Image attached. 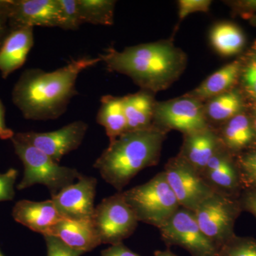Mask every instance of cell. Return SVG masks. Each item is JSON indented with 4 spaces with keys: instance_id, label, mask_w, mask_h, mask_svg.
<instances>
[{
    "instance_id": "obj_38",
    "label": "cell",
    "mask_w": 256,
    "mask_h": 256,
    "mask_svg": "<svg viewBox=\"0 0 256 256\" xmlns=\"http://www.w3.org/2000/svg\"><path fill=\"white\" fill-rule=\"evenodd\" d=\"M154 256H178L175 255L174 252H171V250L168 249L165 250H156L154 252Z\"/></svg>"
},
{
    "instance_id": "obj_5",
    "label": "cell",
    "mask_w": 256,
    "mask_h": 256,
    "mask_svg": "<svg viewBox=\"0 0 256 256\" xmlns=\"http://www.w3.org/2000/svg\"><path fill=\"white\" fill-rule=\"evenodd\" d=\"M15 153L22 162L24 172L18 190L42 184L50 190L52 196L78 180L82 174L76 169L60 166L43 152L34 146L20 142L15 138L11 140Z\"/></svg>"
},
{
    "instance_id": "obj_7",
    "label": "cell",
    "mask_w": 256,
    "mask_h": 256,
    "mask_svg": "<svg viewBox=\"0 0 256 256\" xmlns=\"http://www.w3.org/2000/svg\"><path fill=\"white\" fill-rule=\"evenodd\" d=\"M168 246H180L192 256H218L216 246L198 226L193 212L180 207L159 228Z\"/></svg>"
},
{
    "instance_id": "obj_29",
    "label": "cell",
    "mask_w": 256,
    "mask_h": 256,
    "mask_svg": "<svg viewBox=\"0 0 256 256\" xmlns=\"http://www.w3.org/2000/svg\"><path fill=\"white\" fill-rule=\"evenodd\" d=\"M240 77L246 92L256 101V53L250 56L246 66L242 65Z\"/></svg>"
},
{
    "instance_id": "obj_1",
    "label": "cell",
    "mask_w": 256,
    "mask_h": 256,
    "mask_svg": "<svg viewBox=\"0 0 256 256\" xmlns=\"http://www.w3.org/2000/svg\"><path fill=\"white\" fill-rule=\"evenodd\" d=\"M90 57L73 60L62 68L47 72L41 68L24 70L15 84L12 98L25 119L50 120L60 117L78 95L76 80L86 69L100 63Z\"/></svg>"
},
{
    "instance_id": "obj_2",
    "label": "cell",
    "mask_w": 256,
    "mask_h": 256,
    "mask_svg": "<svg viewBox=\"0 0 256 256\" xmlns=\"http://www.w3.org/2000/svg\"><path fill=\"white\" fill-rule=\"evenodd\" d=\"M108 72L129 77L141 90L156 94L166 90L181 76L188 56L171 40L141 44L99 55Z\"/></svg>"
},
{
    "instance_id": "obj_32",
    "label": "cell",
    "mask_w": 256,
    "mask_h": 256,
    "mask_svg": "<svg viewBox=\"0 0 256 256\" xmlns=\"http://www.w3.org/2000/svg\"><path fill=\"white\" fill-rule=\"evenodd\" d=\"M18 171L10 169L4 174H0V202L10 201L14 196V185Z\"/></svg>"
},
{
    "instance_id": "obj_26",
    "label": "cell",
    "mask_w": 256,
    "mask_h": 256,
    "mask_svg": "<svg viewBox=\"0 0 256 256\" xmlns=\"http://www.w3.org/2000/svg\"><path fill=\"white\" fill-rule=\"evenodd\" d=\"M60 5V28L75 31L82 24L76 0H58Z\"/></svg>"
},
{
    "instance_id": "obj_39",
    "label": "cell",
    "mask_w": 256,
    "mask_h": 256,
    "mask_svg": "<svg viewBox=\"0 0 256 256\" xmlns=\"http://www.w3.org/2000/svg\"><path fill=\"white\" fill-rule=\"evenodd\" d=\"M252 124L254 126V131H255L256 137V101L254 104V109H252Z\"/></svg>"
},
{
    "instance_id": "obj_8",
    "label": "cell",
    "mask_w": 256,
    "mask_h": 256,
    "mask_svg": "<svg viewBox=\"0 0 256 256\" xmlns=\"http://www.w3.org/2000/svg\"><path fill=\"white\" fill-rule=\"evenodd\" d=\"M152 126L166 132L178 130L183 136L210 127L203 102L186 95L156 102Z\"/></svg>"
},
{
    "instance_id": "obj_31",
    "label": "cell",
    "mask_w": 256,
    "mask_h": 256,
    "mask_svg": "<svg viewBox=\"0 0 256 256\" xmlns=\"http://www.w3.org/2000/svg\"><path fill=\"white\" fill-rule=\"evenodd\" d=\"M212 3L210 0H180L178 2V18L182 21L192 13L207 12Z\"/></svg>"
},
{
    "instance_id": "obj_28",
    "label": "cell",
    "mask_w": 256,
    "mask_h": 256,
    "mask_svg": "<svg viewBox=\"0 0 256 256\" xmlns=\"http://www.w3.org/2000/svg\"><path fill=\"white\" fill-rule=\"evenodd\" d=\"M218 256H256V242L233 237L220 247Z\"/></svg>"
},
{
    "instance_id": "obj_30",
    "label": "cell",
    "mask_w": 256,
    "mask_h": 256,
    "mask_svg": "<svg viewBox=\"0 0 256 256\" xmlns=\"http://www.w3.org/2000/svg\"><path fill=\"white\" fill-rule=\"evenodd\" d=\"M46 244L47 256H80L84 252L74 250L53 236H44Z\"/></svg>"
},
{
    "instance_id": "obj_36",
    "label": "cell",
    "mask_w": 256,
    "mask_h": 256,
    "mask_svg": "<svg viewBox=\"0 0 256 256\" xmlns=\"http://www.w3.org/2000/svg\"><path fill=\"white\" fill-rule=\"evenodd\" d=\"M245 203L247 208L256 216V191L247 196Z\"/></svg>"
},
{
    "instance_id": "obj_21",
    "label": "cell",
    "mask_w": 256,
    "mask_h": 256,
    "mask_svg": "<svg viewBox=\"0 0 256 256\" xmlns=\"http://www.w3.org/2000/svg\"><path fill=\"white\" fill-rule=\"evenodd\" d=\"M216 131L222 146L229 153L244 149L256 138L252 119L244 112L224 122Z\"/></svg>"
},
{
    "instance_id": "obj_25",
    "label": "cell",
    "mask_w": 256,
    "mask_h": 256,
    "mask_svg": "<svg viewBox=\"0 0 256 256\" xmlns=\"http://www.w3.org/2000/svg\"><path fill=\"white\" fill-rule=\"evenodd\" d=\"M116 2L114 0H76L82 24L88 23L112 26Z\"/></svg>"
},
{
    "instance_id": "obj_15",
    "label": "cell",
    "mask_w": 256,
    "mask_h": 256,
    "mask_svg": "<svg viewBox=\"0 0 256 256\" xmlns=\"http://www.w3.org/2000/svg\"><path fill=\"white\" fill-rule=\"evenodd\" d=\"M12 216L18 223L43 236L48 235L56 224L64 220L52 200L43 202L21 200L13 208Z\"/></svg>"
},
{
    "instance_id": "obj_27",
    "label": "cell",
    "mask_w": 256,
    "mask_h": 256,
    "mask_svg": "<svg viewBox=\"0 0 256 256\" xmlns=\"http://www.w3.org/2000/svg\"><path fill=\"white\" fill-rule=\"evenodd\" d=\"M236 168L240 181L250 188H256V150L240 156Z\"/></svg>"
},
{
    "instance_id": "obj_19",
    "label": "cell",
    "mask_w": 256,
    "mask_h": 256,
    "mask_svg": "<svg viewBox=\"0 0 256 256\" xmlns=\"http://www.w3.org/2000/svg\"><path fill=\"white\" fill-rule=\"evenodd\" d=\"M242 60L230 62L205 79L196 88L185 95L204 104L216 96L232 90L240 77Z\"/></svg>"
},
{
    "instance_id": "obj_37",
    "label": "cell",
    "mask_w": 256,
    "mask_h": 256,
    "mask_svg": "<svg viewBox=\"0 0 256 256\" xmlns=\"http://www.w3.org/2000/svg\"><path fill=\"white\" fill-rule=\"evenodd\" d=\"M238 5L244 9L256 11V0H248V1L240 2Z\"/></svg>"
},
{
    "instance_id": "obj_42",
    "label": "cell",
    "mask_w": 256,
    "mask_h": 256,
    "mask_svg": "<svg viewBox=\"0 0 256 256\" xmlns=\"http://www.w3.org/2000/svg\"><path fill=\"white\" fill-rule=\"evenodd\" d=\"M0 256H3L2 255L1 252H0Z\"/></svg>"
},
{
    "instance_id": "obj_33",
    "label": "cell",
    "mask_w": 256,
    "mask_h": 256,
    "mask_svg": "<svg viewBox=\"0 0 256 256\" xmlns=\"http://www.w3.org/2000/svg\"><path fill=\"white\" fill-rule=\"evenodd\" d=\"M11 30L6 10V0H2L0 6V47Z\"/></svg>"
},
{
    "instance_id": "obj_23",
    "label": "cell",
    "mask_w": 256,
    "mask_h": 256,
    "mask_svg": "<svg viewBox=\"0 0 256 256\" xmlns=\"http://www.w3.org/2000/svg\"><path fill=\"white\" fill-rule=\"evenodd\" d=\"M204 106L207 121L212 126L213 124H224L242 114L244 99L238 90L232 89L207 100Z\"/></svg>"
},
{
    "instance_id": "obj_10",
    "label": "cell",
    "mask_w": 256,
    "mask_h": 256,
    "mask_svg": "<svg viewBox=\"0 0 256 256\" xmlns=\"http://www.w3.org/2000/svg\"><path fill=\"white\" fill-rule=\"evenodd\" d=\"M163 172L180 206L186 210L193 212L215 192L198 172L178 156L170 159Z\"/></svg>"
},
{
    "instance_id": "obj_14",
    "label": "cell",
    "mask_w": 256,
    "mask_h": 256,
    "mask_svg": "<svg viewBox=\"0 0 256 256\" xmlns=\"http://www.w3.org/2000/svg\"><path fill=\"white\" fill-rule=\"evenodd\" d=\"M183 136L182 146L178 156L202 174L210 160L224 146L216 130L210 126Z\"/></svg>"
},
{
    "instance_id": "obj_16",
    "label": "cell",
    "mask_w": 256,
    "mask_h": 256,
    "mask_svg": "<svg viewBox=\"0 0 256 256\" xmlns=\"http://www.w3.org/2000/svg\"><path fill=\"white\" fill-rule=\"evenodd\" d=\"M34 44V28L11 30L0 47V72L3 78H8L22 66Z\"/></svg>"
},
{
    "instance_id": "obj_17",
    "label": "cell",
    "mask_w": 256,
    "mask_h": 256,
    "mask_svg": "<svg viewBox=\"0 0 256 256\" xmlns=\"http://www.w3.org/2000/svg\"><path fill=\"white\" fill-rule=\"evenodd\" d=\"M202 175L214 191L228 196L240 182L236 165L224 146L210 160Z\"/></svg>"
},
{
    "instance_id": "obj_20",
    "label": "cell",
    "mask_w": 256,
    "mask_h": 256,
    "mask_svg": "<svg viewBox=\"0 0 256 256\" xmlns=\"http://www.w3.org/2000/svg\"><path fill=\"white\" fill-rule=\"evenodd\" d=\"M156 102L153 94L144 90L122 97L127 132L142 130L152 126Z\"/></svg>"
},
{
    "instance_id": "obj_35",
    "label": "cell",
    "mask_w": 256,
    "mask_h": 256,
    "mask_svg": "<svg viewBox=\"0 0 256 256\" xmlns=\"http://www.w3.org/2000/svg\"><path fill=\"white\" fill-rule=\"evenodd\" d=\"M14 133L6 126L5 122V108L0 99V139L12 140Z\"/></svg>"
},
{
    "instance_id": "obj_3",
    "label": "cell",
    "mask_w": 256,
    "mask_h": 256,
    "mask_svg": "<svg viewBox=\"0 0 256 256\" xmlns=\"http://www.w3.org/2000/svg\"><path fill=\"white\" fill-rule=\"evenodd\" d=\"M168 133L153 126L124 132L109 143L94 168L106 182L122 192L140 172L158 164Z\"/></svg>"
},
{
    "instance_id": "obj_11",
    "label": "cell",
    "mask_w": 256,
    "mask_h": 256,
    "mask_svg": "<svg viewBox=\"0 0 256 256\" xmlns=\"http://www.w3.org/2000/svg\"><path fill=\"white\" fill-rule=\"evenodd\" d=\"M88 128L86 122L78 120L52 132H20L15 134L13 138L20 142L34 146L60 163L64 156L80 146Z\"/></svg>"
},
{
    "instance_id": "obj_9",
    "label": "cell",
    "mask_w": 256,
    "mask_h": 256,
    "mask_svg": "<svg viewBox=\"0 0 256 256\" xmlns=\"http://www.w3.org/2000/svg\"><path fill=\"white\" fill-rule=\"evenodd\" d=\"M197 224L218 250L234 237L237 207L230 196L214 192L193 210Z\"/></svg>"
},
{
    "instance_id": "obj_12",
    "label": "cell",
    "mask_w": 256,
    "mask_h": 256,
    "mask_svg": "<svg viewBox=\"0 0 256 256\" xmlns=\"http://www.w3.org/2000/svg\"><path fill=\"white\" fill-rule=\"evenodd\" d=\"M97 183L94 176L82 174L76 182L64 188L50 200L65 220H92Z\"/></svg>"
},
{
    "instance_id": "obj_24",
    "label": "cell",
    "mask_w": 256,
    "mask_h": 256,
    "mask_svg": "<svg viewBox=\"0 0 256 256\" xmlns=\"http://www.w3.org/2000/svg\"><path fill=\"white\" fill-rule=\"evenodd\" d=\"M210 41L212 46L220 55L232 56L242 50L245 44V36L235 24L220 23L212 28Z\"/></svg>"
},
{
    "instance_id": "obj_4",
    "label": "cell",
    "mask_w": 256,
    "mask_h": 256,
    "mask_svg": "<svg viewBox=\"0 0 256 256\" xmlns=\"http://www.w3.org/2000/svg\"><path fill=\"white\" fill-rule=\"evenodd\" d=\"M122 193L138 222L158 228L181 207L163 171L146 183Z\"/></svg>"
},
{
    "instance_id": "obj_34",
    "label": "cell",
    "mask_w": 256,
    "mask_h": 256,
    "mask_svg": "<svg viewBox=\"0 0 256 256\" xmlns=\"http://www.w3.org/2000/svg\"><path fill=\"white\" fill-rule=\"evenodd\" d=\"M101 256H140L121 244L111 245L110 247L101 252Z\"/></svg>"
},
{
    "instance_id": "obj_22",
    "label": "cell",
    "mask_w": 256,
    "mask_h": 256,
    "mask_svg": "<svg viewBox=\"0 0 256 256\" xmlns=\"http://www.w3.org/2000/svg\"><path fill=\"white\" fill-rule=\"evenodd\" d=\"M96 121L105 128L110 142L127 132V120L124 114L122 97L111 95L102 96Z\"/></svg>"
},
{
    "instance_id": "obj_18",
    "label": "cell",
    "mask_w": 256,
    "mask_h": 256,
    "mask_svg": "<svg viewBox=\"0 0 256 256\" xmlns=\"http://www.w3.org/2000/svg\"><path fill=\"white\" fill-rule=\"evenodd\" d=\"M48 235L57 237L66 245L84 254L101 244L92 220L78 222L64 218L50 229Z\"/></svg>"
},
{
    "instance_id": "obj_40",
    "label": "cell",
    "mask_w": 256,
    "mask_h": 256,
    "mask_svg": "<svg viewBox=\"0 0 256 256\" xmlns=\"http://www.w3.org/2000/svg\"><path fill=\"white\" fill-rule=\"evenodd\" d=\"M252 22H254V25L256 26V18H252Z\"/></svg>"
},
{
    "instance_id": "obj_13",
    "label": "cell",
    "mask_w": 256,
    "mask_h": 256,
    "mask_svg": "<svg viewBox=\"0 0 256 256\" xmlns=\"http://www.w3.org/2000/svg\"><path fill=\"white\" fill-rule=\"evenodd\" d=\"M6 10L12 30L60 26L58 0H6Z\"/></svg>"
},
{
    "instance_id": "obj_6",
    "label": "cell",
    "mask_w": 256,
    "mask_h": 256,
    "mask_svg": "<svg viewBox=\"0 0 256 256\" xmlns=\"http://www.w3.org/2000/svg\"><path fill=\"white\" fill-rule=\"evenodd\" d=\"M134 210L122 192L104 198L94 210L92 223L101 244H121L134 233L138 225Z\"/></svg>"
},
{
    "instance_id": "obj_41",
    "label": "cell",
    "mask_w": 256,
    "mask_h": 256,
    "mask_svg": "<svg viewBox=\"0 0 256 256\" xmlns=\"http://www.w3.org/2000/svg\"><path fill=\"white\" fill-rule=\"evenodd\" d=\"M1 4H2V0H0V6H1Z\"/></svg>"
}]
</instances>
